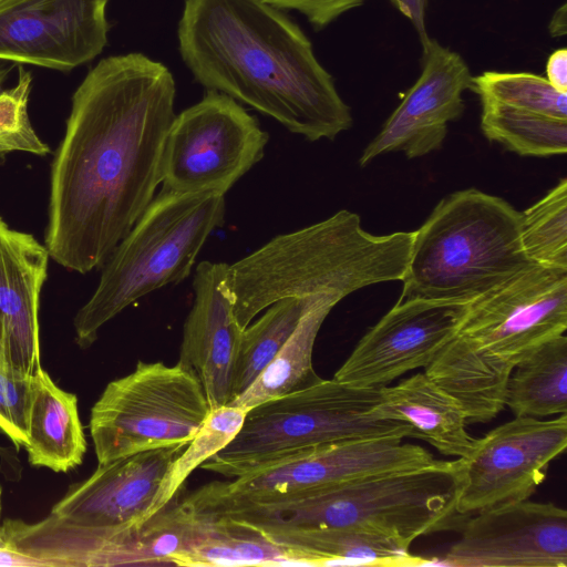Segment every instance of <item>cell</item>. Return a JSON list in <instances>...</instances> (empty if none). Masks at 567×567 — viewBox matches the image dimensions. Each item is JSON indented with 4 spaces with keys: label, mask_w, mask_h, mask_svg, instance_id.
I'll use <instances>...</instances> for the list:
<instances>
[{
    "label": "cell",
    "mask_w": 567,
    "mask_h": 567,
    "mask_svg": "<svg viewBox=\"0 0 567 567\" xmlns=\"http://www.w3.org/2000/svg\"><path fill=\"white\" fill-rule=\"evenodd\" d=\"M522 213L476 188L442 198L414 231L398 302H471L529 267L520 237Z\"/></svg>",
    "instance_id": "obj_5"
},
{
    "label": "cell",
    "mask_w": 567,
    "mask_h": 567,
    "mask_svg": "<svg viewBox=\"0 0 567 567\" xmlns=\"http://www.w3.org/2000/svg\"><path fill=\"white\" fill-rule=\"evenodd\" d=\"M209 412L204 388L189 367L138 361L131 373L105 386L91 410L97 463L187 445Z\"/></svg>",
    "instance_id": "obj_8"
},
{
    "label": "cell",
    "mask_w": 567,
    "mask_h": 567,
    "mask_svg": "<svg viewBox=\"0 0 567 567\" xmlns=\"http://www.w3.org/2000/svg\"><path fill=\"white\" fill-rule=\"evenodd\" d=\"M392 6L410 20L417 33L420 42L426 41L430 35L426 30V9L430 0H388Z\"/></svg>",
    "instance_id": "obj_33"
},
{
    "label": "cell",
    "mask_w": 567,
    "mask_h": 567,
    "mask_svg": "<svg viewBox=\"0 0 567 567\" xmlns=\"http://www.w3.org/2000/svg\"><path fill=\"white\" fill-rule=\"evenodd\" d=\"M49 258L44 244L0 216V340L11 364L28 375L42 369L39 305Z\"/></svg>",
    "instance_id": "obj_18"
},
{
    "label": "cell",
    "mask_w": 567,
    "mask_h": 567,
    "mask_svg": "<svg viewBox=\"0 0 567 567\" xmlns=\"http://www.w3.org/2000/svg\"><path fill=\"white\" fill-rule=\"evenodd\" d=\"M546 80L556 90L567 93V50H555L546 62Z\"/></svg>",
    "instance_id": "obj_34"
},
{
    "label": "cell",
    "mask_w": 567,
    "mask_h": 567,
    "mask_svg": "<svg viewBox=\"0 0 567 567\" xmlns=\"http://www.w3.org/2000/svg\"><path fill=\"white\" fill-rule=\"evenodd\" d=\"M441 564L458 567H567V512L528 499L472 514Z\"/></svg>",
    "instance_id": "obj_13"
},
{
    "label": "cell",
    "mask_w": 567,
    "mask_h": 567,
    "mask_svg": "<svg viewBox=\"0 0 567 567\" xmlns=\"http://www.w3.org/2000/svg\"><path fill=\"white\" fill-rule=\"evenodd\" d=\"M32 75L20 66L17 84L0 93V157L23 152L45 156L51 152L33 128L29 112Z\"/></svg>",
    "instance_id": "obj_30"
},
{
    "label": "cell",
    "mask_w": 567,
    "mask_h": 567,
    "mask_svg": "<svg viewBox=\"0 0 567 567\" xmlns=\"http://www.w3.org/2000/svg\"><path fill=\"white\" fill-rule=\"evenodd\" d=\"M372 413L405 422L412 427V437L427 442L446 456L465 457L476 444V437L466 430L461 403L425 372L381 386V400Z\"/></svg>",
    "instance_id": "obj_19"
},
{
    "label": "cell",
    "mask_w": 567,
    "mask_h": 567,
    "mask_svg": "<svg viewBox=\"0 0 567 567\" xmlns=\"http://www.w3.org/2000/svg\"><path fill=\"white\" fill-rule=\"evenodd\" d=\"M548 32L553 38H561L567 32V4L564 2L553 13L549 23Z\"/></svg>",
    "instance_id": "obj_35"
},
{
    "label": "cell",
    "mask_w": 567,
    "mask_h": 567,
    "mask_svg": "<svg viewBox=\"0 0 567 567\" xmlns=\"http://www.w3.org/2000/svg\"><path fill=\"white\" fill-rule=\"evenodd\" d=\"M281 10L303 14L315 30L327 28L344 13L361 7L367 0H262Z\"/></svg>",
    "instance_id": "obj_32"
},
{
    "label": "cell",
    "mask_w": 567,
    "mask_h": 567,
    "mask_svg": "<svg viewBox=\"0 0 567 567\" xmlns=\"http://www.w3.org/2000/svg\"><path fill=\"white\" fill-rule=\"evenodd\" d=\"M471 90L480 99L567 120V93L556 90L546 78L530 72L484 71L473 76Z\"/></svg>",
    "instance_id": "obj_29"
},
{
    "label": "cell",
    "mask_w": 567,
    "mask_h": 567,
    "mask_svg": "<svg viewBox=\"0 0 567 567\" xmlns=\"http://www.w3.org/2000/svg\"><path fill=\"white\" fill-rule=\"evenodd\" d=\"M14 64L0 63V93L3 91L4 82Z\"/></svg>",
    "instance_id": "obj_36"
},
{
    "label": "cell",
    "mask_w": 567,
    "mask_h": 567,
    "mask_svg": "<svg viewBox=\"0 0 567 567\" xmlns=\"http://www.w3.org/2000/svg\"><path fill=\"white\" fill-rule=\"evenodd\" d=\"M228 264L204 260L195 269L194 302L183 326L179 360L199 379L210 410L227 405L243 328L226 282Z\"/></svg>",
    "instance_id": "obj_17"
},
{
    "label": "cell",
    "mask_w": 567,
    "mask_h": 567,
    "mask_svg": "<svg viewBox=\"0 0 567 567\" xmlns=\"http://www.w3.org/2000/svg\"><path fill=\"white\" fill-rule=\"evenodd\" d=\"M23 0H0V11Z\"/></svg>",
    "instance_id": "obj_37"
},
{
    "label": "cell",
    "mask_w": 567,
    "mask_h": 567,
    "mask_svg": "<svg viewBox=\"0 0 567 567\" xmlns=\"http://www.w3.org/2000/svg\"><path fill=\"white\" fill-rule=\"evenodd\" d=\"M414 231L373 235L358 214L332 216L278 235L234 264L226 282L239 326L285 298L342 300L371 285L402 280Z\"/></svg>",
    "instance_id": "obj_3"
},
{
    "label": "cell",
    "mask_w": 567,
    "mask_h": 567,
    "mask_svg": "<svg viewBox=\"0 0 567 567\" xmlns=\"http://www.w3.org/2000/svg\"><path fill=\"white\" fill-rule=\"evenodd\" d=\"M421 47V73L363 150L362 167L386 153L403 152L415 158L440 150L449 122L464 113L463 93L471 90L473 79L467 63L431 37Z\"/></svg>",
    "instance_id": "obj_14"
},
{
    "label": "cell",
    "mask_w": 567,
    "mask_h": 567,
    "mask_svg": "<svg viewBox=\"0 0 567 567\" xmlns=\"http://www.w3.org/2000/svg\"><path fill=\"white\" fill-rule=\"evenodd\" d=\"M204 517L195 543L176 555L174 566L308 565L306 558L262 532L221 516Z\"/></svg>",
    "instance_id": "obj_22"
},
{
    "label": "cell",
    "mask_w": 567,
    "mask_h": 567,
    "mask_svg": "<svg viewBox=\"0 0 567 567\" xmlns=\"http://www.w3.org/2000/svg\"><path fill=\"white\" fill-rule=\"evenodd\" d=\"M322 302L338 305L333 297L285 298L243 329L231 377V401L245 392L272 361L302 317Z\"/></svg>",
    "instance_id": "obj_25"
},
{
    "label": "cell",
    "mask_w": 567,
    "mask_h": 567,
    "mask_svg": "<svg viewBox=\"0 0 567 567\" xmlns=\"http://www.w3.org/2000/svg\"><path fill=\"white\" fill-rule=\"evenodd\" d=\"M481 130L520 156L547 157L567 152V120L553 118L481 99Z\"/></svg>",
    "instance_id": "obj_26"
},
{
    "label": "cell",
    "mask_w": 567,
    "mask_h": 567,
    "mask_svg": "<svg viewBox=\"0 0 567 567\" xmlns=\"http://www.w3.org/2000/svg\"><path fill=\"white\" fill-rule=\"evenodd\" d=\"M24 449L31 465L63 473L79 466L86 452L76 395L58 386L43 369L31 381Z\"/></svg>",
    "instance_id": "obj_20"
},
{
    "label": "cell",
    "mask_w": 567,
    "mask_h": 567,
    "mask_svg": "<svg viewBox=\"0 0 567 567\" xmlns=\"http://www.w3.org/2000/svg\"><path fill=\"white\" fill-rule=\"evenodd\" d=\"M336 306L322 302L311 308L254 383L227 405L248 411L318 382L321 378L312 367L313 347L323 321Z\"/></svg>",
    "instance_id": "obj_24"
},
{
    "label": "cell",
    "mask_w": 567,
    "mask_h": 567,
    "mask_svg": "<svg viewBox=\"0 0 567 567\" xmlns=\"http://www.w3.org/2000/svg\"><path fill=\"white\" fill-rule=\"evenodd\" d=\"M269 134L230 96L209 91L175 115L165 137L162 189L225 195L265 154Z\"/></svg>",
    "instance_id": "obj_10"
},
{
    "label": "cell",
    "mask_w": 567,
    "mask_h": 567,
    "mask_svg": "<svg viewBox=\"0 0 567 567\" xmlns=\"http://www.w3.org/2000/svg\"><path fill=\"white\" fill-rule=\"evenodd\" d=\"M272 540L301 554L308 565L369 564L416 566L427 559L410 551L411 544L358 527L261 530Z\"/></svg>",
    "instance_id": "obj_21"
},
{
    "label": "cell",
    "mask_w": 567,
    "mask_h": 567,
    "mask_svg": "<svg viewBox=\"0 0 567 567\" xmlns=\"http://www.w3.org/2000/svg\"><path fill=\"white\" fill-rule=\"evenodd\" d=\"M1 495H2V487L0 486V515H1Z\"/></svg>",
    "instance_id": "obj_39"
},
{
    "label": "cell",
    "mask_w": 567,
    "mask_h": 567,
    "mask_svg": "<svg viewBox=\"0 0 567 567\" xmlns=\"http://www.w3.org/2000/svg\"><path fill=\"white\" fill-rule=\"evenodd\" d=\"M515 416L543 419L567 412V337H554L512 371L504 406Z\"/></svg>",
    "instance_id": "obj_23"
},
{
    "label": "cell",
    "mask_w": 567,
    "mask_h": 567,
    "mask_svg": "<svg viewBox=\"0 0 567 567\" xmlns=\"http://www.w3.org/2000/svg\"><path fill=\"white\" fill-rule=\"evenodd\" d=\"M32 377L11 364L6 344L0 340V433L10 439L17 449L28 443Z\"/></svg>",
    "instance_id": "obj_31"
},
{
    "label": "cell",
    "mask_w": 567,
    "mask_h": 567,
    "mask_svg": "<svg viewBox=\"0 0 567 567\" xmlns=\"http://www.w3.org/2000/svg\"><path fill=\"white\" fill-rule=\"evenodd\" d=\"M0 549H8V543L0 533Z\"/></svg>",
    "instance_id": "obj_38"
},
{
    "label": "cell",
    "mask_w": 567,
    "mask_h": 567,
    "mask_svg": "<svg viewBox=\"0 0 567 567\" xmlns=\"http://www.w3.org/2000/svg\"><path fill=\"white\" fill-rule=\"evenodd\" d=\"M380 400L381 386L320 379L249 409L236 436L200 467L236 478L311 447L353 440L412 437V427L405 422L372 413Z\"/></svg>",
    "instance_id": "obj_7"
},
{
    "label": "cell",
    "mask_w": 567,
    "mask_h": 567,
    "mask_svg": "<svg viewBox=\"0 0 567 567\" xmlns=\"http://www.w3.org/2000/svg\"><path fill=\"white\" fill-rule=\"evenodd\" d=\"M175 97L169 69L140 52L102 59L78 86L50 171L44 245L56 264L101 268L150 205Z\"/></svg>",
    "instance_id": "obj_1"
},
{
    "label": "cell",
    "mask_w": 567,
    "mask_h": 567,
    "mask_svg": "<svg viewBox=\"0 0 567 567\" xmlns=\"http://www.w3.org/2000/svg\"><path fill=\"white\" fill-rule=\"evenodd\" d=\"M225 195L161 189L102 266L100 281L76 312L80 348L144 296L185 280L210 234L225 223Z\"/></svg>",
    "instance_id": "obj_6"
},
{
    "label": "cell",
    "mask_w": 567,
    "mask_h": 567,
    "mask_svg": "<svg viewBox=\"0 0 567 567\" xmlns=\"http://www.w3.org/2000/svg\"><path fill=\"white\" fill-rule=\"evenodd\" d=\"M520 237L532 262L567 269V178L522 213Z\"/></svg>",
    "instance_id": "obj_28"
},
{
    "label": "cell",
    "mask_w": 567,
    "mask_h": 567,
    "mask_svg": "<svg viewBox=\"0 0 567 567\" xmlns=\"http://www.w3.org/2000/svg\"><path fill=\"white\" fill-rule=\"evenodd\" d=\"M458 461L392 472L262 502L220 506L221 516L256 529L358 527L412 544L420 536L460 532Z\"/></svg>",
    "instance_id": "obj_4"
},
{
    "label": "cell",
    "mask_w": 567,
    "mask_h": 567,
    "mask_svg": "<svg viewBox=\"0 0 567 567\" xmlns=\"http://www.w3.org/2000/svg\"><path fill=\"white\" fill-rule=\"evenodd\" d=\"M567 446V414L550 420L515 419L476 439L473 451L458 457L457 511H480L528 499L544 482L549 463Z\"/></svg>",
    "instance_id": "obj_11"
},
{
    "label": "cell",
    "mask_w": 567,
    "mask_h": 567,
    "mask_svg": "<svg viewBox=\"0 0 567 567\" xmlns=\"http://www.w3.org/2000/svg\"><path fill=\"white\" fill-rule=\"evenodd\" d=\"M185 446L144 451L99 464L86 480L69 487L51 514L105 530L142 526L150 518L164 475Z\"/></svg>",
    "instance_id": "obj_16"
},
{
    "label": "cell",
    "mask_w": 567,
    "mask_h": 567,
    "mask_svg": "<svg viewBox=\"0 0 567 567\" xmlns=\"http://www.w3.org/2000/svg\"><path fill=\"white\" fill-rule=\"evenodd\" d=\"M424 447L401 439H365L286 455L231 481H213L184 497L197 512L329 488L370 476L432 465Z\"/></svg>",
    "instance_id": "obj_9"
},
{
    "label": "cell",
    "mask_w": 567,
    "mask_h": 567,
    "mask_svg": "<svg viewBox=\"0 0 567 567\" xmlns=\"http://www.w3.org/2000/svg\"><path fill=\"white\" fill-rule=\"evenodd\" d=\"M468 303L396 302L363 334L333 379L354 386H383L409 371L425 369L455 334Z\"/></svg>",
    "instance_id": "obj_12"
},
{
    "label": "cell",
    "mask_w": 567,
    "mask_h": 567,
    "mask_svg": "<svg viewBox=\"0 0 567 567\" xmlns=\"http://www.w3.org/2000/svg\"><path fill=\"white\" fill-rule=\"evenodd\" d=\"M246 413L247 410L231 405L210 410L202 429L171 463L155 495L150 518L179 493L187 477L197 467L236 436Z\"/></svg>",
    "instance_id": "obj_27"
},
{
    "label": "cell",
    "mask_w": 567,
    "mask_h": 567,
    "mask_svg": "<svg viewBox=\"0 0 567 567\" xmlns=\"http://www.w3.org/2000/svg\"><path fill=\"white\" fill-rule=\"evenodd\" d=\"M109 0H23L0 11V60L69 71L107 44Z\"/></svg>",
    "instance_id": "obj_15"
},
{
    "label": "cell",
    "mask_w": 567,
    "mask_h": 567,
    "mask_svg": "<svg viewBox=\"0 0 567 567\" xmlns=\"http://www.w3.org/2000/svg\"><path fill=\"white\" fill-rule=\"evenodd\" d=\"M177 41L197 83L307 141H332L352 126L310 39L279 8L262 0H184Z\"/></svg>",
    "instance_id": "obj_2"
}]
</instances>
